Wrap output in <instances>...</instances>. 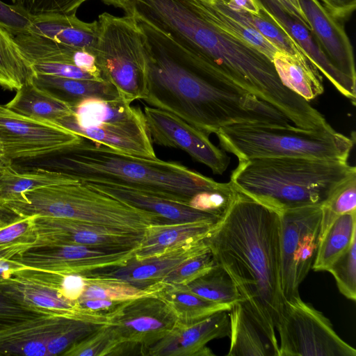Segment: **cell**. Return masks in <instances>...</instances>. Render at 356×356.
<instances>
[{
  "mask_svg": "<svg viewBox=\"0 0 356 356\" xmlns=\"http://www.w3.org/2000/svg\"><path fill=\"white\" fill-rule=\"evenodd\" d=\"M78 181L67 174L45 168L19 172L13 165L6 167L0 176V204L18 200L22 194L35 188Z\"/></svg>",
  "mask_w": 356,
  "mask_h": 356,
  "instance_id": "31",
  "label": "cell"
},
{
  "mask_svg": "<svg viewBox=\"0 0 356 356\" xmlns=\"http://www.w3.org/2000/svg\"><path fill=\"white\" fill-rule=\"evenodd\" d=\"M5 106L27 117L58 123L73 114L69 104L38 88L31 78L16 90Z\"/></svg>",
  "mask_w": 356,
  "mask_h": 356,
  "instance_id": "29",
  "label": "cell"
},
{
  "mask_svg": "<svg viewBox=\"0 0 356 356\" xmlns=\"http://www.w3.org/2000/svg\"><path fill=\"white\" fill-rule=\"evenodd\" d=\"M31 16L13 4L0 0V24L14 35L27 32Z\"/></svg>",
  "mask_w": 356,
  "mask_h": 356,
  "instance_id": "44",
  "label": "cell"
},
{
  "mask_svg": "<svg viewBox=\"0 0 356 356\" xmlns=\"http://www.w3.org/2000/svg\"><path fill=\"white\" fill-rule=\"evenodd\" d=\"M312 28V33L330 61L356 81L353 49L341 20L320 0H299Z\"/></svg>",
  "mask_w": 356,
  "mask_h": 356,
  "instance_id": "21",
  "label": "cell"
},
{
  "mask_svg": "<svg viewBox=\"0 0 356 356\" xmlns=\"http://www.w3.org/2000/svg\"><path fill=\"white\" fill-rule=\"evenodd\" d=\"M230 334L229 311H220L191 324L177 321L173 329L147 348L143 355L150 356H211L206 346L215 339Z\"/></svg>",
  "mask_w": 356,
  "mask_h": 356,
  "instance_id": "19",
  "label": "cell"
},
{
  "mask_svg": "<svg viewBox=\"0 0 356 356\" xmlns=\"http://www.w3.org/2000/svg\"><path fill=\"white\" fill-rule=\"evenodd\" d=\"M155 295L172 309L179 322L191 324L232 307L205 299L191 291L185 285L159 282L152 284Z\"/></svg>",
  "mask_w": 356,
  "mask_h": 356,
  "instance_id": "30",
  "label": "cell"
},
{
  "mask_svg": "<svg viewBox=\"0 0 356 356\" xmlns=\"http://www.w3.org/2000/svg\"><path fill=\"white\" fill-rule=\"evenodd\" d=\"M338 289L346 298L356 300V238L328 268Z\"/></svg>",
  "mask_w": 356,
  "mask_h": 356,
  "instance_id": "41",
  "label": "cell"
},
{
  "mask_svg": "<svg viewBox=\"0 0 356 356\" xmlns=\"http://www.w3.org/2000/svg\"><path fill=\"white\" fill-rule=\"evenodd\" d=\"M215 224L202 221L151 224L145 229L134 257L141 260L186 243L203 240Z\"/></svg>",
  "mask_w": 356,
  "mask_h": 356,
  "instance_id": "24",
  "label": "cell"
},
{
  "mask_svg": "<svg viewBox=\"0 0 356 356\" xmlns=\"http://www.w3.org/2000/svg\"><path fill=\"white\" fill-rule=\"evenodd\" d=\"M94 55L102 78L113 84L120 97L131 104L143 100L146 88L144 36L129 15L103 13L98 17Z\"/></svg>",
  "mask_w": 356,
  "mask_h": 356,
  "instance_id": "9",
  "label": "cell"
},
{
  "mask_svg": "<svg viewBox=\"0 0 356 356\" xmlns=\"http://www.w3.org/2000/svg\"><path fill=\"white\" fill-rule=\"evenodd\" d=\"M230 347L228 356H278L273 343L241 301L229 311Z\"/></svg>",
  "mask_w": 356,
  "mask_h": 356,
  "instance_id": "25",
  "label": "cell"
},
{
  "mask_svg": "<svg viewBox=\"0 0 356 356\" xmlns=\"http://www.w3.org/2000/svg\"><path fill=\"white\" fill-rule=\"evenodd\" d=\"M31 65L15 35L0 24V86L17 90L31 78Z\"/></svg>",
  "mask_w": 356,
  "mask_h": 356,
  "instance_id": "34",
  "label": "cell"
},
{
  "mask_svg": "<svg viewBox=\"0 0 356 356\" xmlns=\"http://www.w3.org/2000/svg\"><path fill=\"white\" fill-rule=\"evenodd\" d=\"M27 32L94 54L98 38V22H86L76 15L44 14L31 17Z\"/></svg>",
  "mask_w": 356,
  "mask_h": 356,
  "instance_id": "23",
  "label": "cell"
},
{
  "mask_svg": "<svg viewBox=\"0 0 356 356\" xmlns=\"http://www.w3.org/2000/svg\"><path fill=\"white\" fill-rule=\"evenodd\" d=\"M272 63L282 84L307 102L323 93L320 72L304 54L277 51Z\"/></svg>",
  "mask_w": 356,
  "mask_h": 356,
  "instance_id": "28",
  "label": "cell"
},
{
  "mask_svg": "<svg viewBox=\"0 0 356 356\" xmlns=\"http://www.w3.org/2000/svg\"><path fill=\"white\" fill-rule=\"evenodd\" d=\"M36 238L30 249L67 245L104 248H136L143 234L122 232L77 220L35 216Z\"/></svg>",
  "mask_w": 356,
  "mask_h": 356,
  "instance_id": "16",
  "label": "cell"
},
{
  "mask_svg": "<svg viewBox=\"0 0 356 356\" xmlns=\"http://www.w3.org/2000/svg\"><path fill=\"white\" fill-rule=\"evenodd\" d=\"M91 188L120 200L135 207L157 215L164 223L209 222L216 223L218 216L195 209L150 193L114 184L83 182Z\"/></svg>",
  "mask_w": 356,
  "mask_h": 356,
  "instance_id": "22",
  "label": "cell"
},
{
  "mask_svg": "<svg viewBox=\"0 0 356 356\" xmlns=\"http://www.w3.org/2000/svg\"><path fill=\"white\" fill-rule=\"evenodd\" d=\"M261 13L284 31L302 50L309 61L336 89L355 104V81L339 71L328 59L314 36L277 0H254Z\"/></svg>",
  "mask_w": 356,
  "mask_h": 356,
  "instance_id": "17",
  "label": "cell"
},
{
  "mask_svg": "<svg viewBox=\"0 0 356 356\" xmlns=\"http://www.w3.org/2000/svg\"><path fill=\"white\" fill-rule=\"evenodd\" d=\"M335 17L341 20L348 17L355 10L356 0H320Z\"/></svg>",
  "mask_w": 356,
  "mask_h": 356,
  "instance_id": "47",
  "label": "cell"
},
{
  "mask_svg": "<svg viewBox=\"0 0 356 356\" xmlns=\"http://www.w3.org/2000/svg\"><path fill=\"white\" fill-rule=\"evenodd\" d=\"M185 286L205 299L229 307L242 300L229 275L217 264L208 273Z\"/></svg>",
  "mask_w": 356,
  "mask_h": 356,
  "instance_id": "35",
  "label": "cell"
},
{
  "mask_svg": "<svg viewBox=\"0 0 356 356\" xmlns=\"http://www.w3.org/2000/svg\"><path fill=\"white\" fill-rule=\"evenodd\" d=\"M207 17L216 26L229 34L252 45L271 61L280 51L257 30L232 15L223 1L198 0Z\"/></svg>",
  "mask_w": 356,
  "mask_h": 356,
  "instance_id": "33",
  "label": "cell"
},
{
  "mask_svg": "<svg viewBox=\"0 0 356 356\" xmlns=\"http://www.w3.org/2000/svg\"><path fill=\"white\" fill-rule=\"evenodd\" d=\"M281 290L284 300L298 288L315 259L321 224V204L280 212Z\"/></svg>",
  "mask_w": 356,
  "mask_h": 356,
  "instance_id": "11",
  "label": "cell"
},
{
  "mask_svg": "<svg viewBox=\"0 0 356 356\" xmlns=\"http://www.w3.org/2000/svg\"><path fill=\"white\" fill-rule=\"evenodd\" d=\"M144 114L152 143L185 151L214 174L222 175L227 170L229 157L208 136L165 111L145 106Z\"/></svg>",
  "mask_w": 356,
  "mask_h": 356,
  "instance_id": "15",
  "label": "cell"
},
{
  "mask_svg": "<svg viewBox=\"0 0 356 356\" xmlns=\"http://www.w3.org/2000/svg\"><path fill=\"white\" fill-rule=\"evenodd\" d=\"M5 168L2 167L0 165V176L1 175V174L3 173V171L4 170Z\"/></svg>",
  "mask_w": 356,
  "mask_h": 356,
  "instance_id": "55",
  "label": "cell"
},
{
  "mask_svg": "<svg viewBox=\"0 0 356 356\" xmlns=\"http://www.w3.org/2000/svg\"><path fill=\"white\" fill-rule=\"evenodd\" d=\"M204 1H225V2H229V1L231 0H204Z\"/></svg>",
  "mask_w": 356,
  "mask_h": 356,
  "instance_id": "54",
  "label": "cell"
},
{
  "mask_svg": "<svg viewBox=\"0 0 356 356\" xmlns=\"http://www.w3.org/2000/svg\"><path fill=\"white\" fill-rule=\"evenodd\" d=\"M83 315L49 314L0 330V355L47 356L49 341Z\"/></svg>",
  "mask_w": 356,
  "mask_h": 356,
  "instance_id": "20",
  "label": "cell"
},
{
  "mask_svg": "<svg viewBox=\"0 0 356 356\" xmlns=\"http://www.w3.org/2000/svg\"><path fill=\"white\" fill-rule=\"evenodd\" d=\"M222 149L238 161L263 157H307L347 161L354 140L332 127L312 130L264 123L225 126L216 134Z\"/></svg>",
  "mask_w": 356,
  "mask_h": 356,
  "instance_id": "7",
  "label": "cell"
},
{
  "mask_svg": "<svg viewBox=\"0 0 356 356\" xmlns=\"http://www.w3.org/2000/svg\"><path fill=\"white\" fill-rule=\"evenodd\" d=\"M24 266L13 259H0V282L13 277Z\"/></svg>",
  "mask_w": 356,
  "mask_h": 356,
  "instance_id": "49",
  "label": "cell"
},
{
  "mask_svg": "<svg viewBox=\"0 0 356 356\" xmlns=\"http://www.w3.org/2000/svg\"><path fill=\"white\" fill-rule=\"evenodd\" d=\"M144 36L146 88L143 100L209 136L238 123L289 124L271 105L226 78L183 56L147 23L135 19Z\"/></svg>",
  "mask_w": 356,
  "mask_h": 356,
  "instance_id": "2",
  "label": "cell"
},
{
  "mask_svg": "<svg viewBox=\"0 0 356 356\" xmlns=\"http://www.w3.org/2000/svg\"><path fill=\"white\" fill-rule=\"evenodd\" d=\"M204 241L216 264L232 280L244 306L278 346L275 330L285 302L279 213L237 191Z\"/></svg>",
  "mask_w": 356,
  "mask_h": 356,
  "instance_id": "3",
  "label": "cell"
},
{
  "mask_svg": "<svg viewBox=\"0 0 356 356\" xmlns=\"http://www.w3.org/2000/svg\"><path fill=\"white\" fill-rule=\"evenodd\" d=\"M73 114L60 124L95 143L134 156L158 159L144 112L119 97L88 99L72 107Z\"/></svg>",
  "mask_w": 356,
  "mask_h": 356,
  "instance_id": "8",
  "label": "cell"
},
{
  "mask_svg": "<svg viewBox=\"0 0 356 356\" xmlns=\"http://www.w3.org/2000/svg\"><path fill=\"white\" fill-rule=\"evenodd\" d=\"M35 218L17 216L0 225V259H11L30 249L36 238Z\"/></svg>",
  "mask_w": 356,
  "mask_h": 356,
  "instance_id": "36",
  "label": "cell"
},
{
  "mask_svg": "<svg viewBox=\"0 0 356 356\" xmlns=\"http://www.w3.org/2000/svg\"><path fill=\"white\" fill-rule=\"evenodd\" d=\"M16 216L13 212L10 211L6 207H4L2 204H0V225H2L6 222H8L15 218Z\"/></svg>",
  "mask_w": 356,
  "mask_h": 356,
  "instance_id": "51",
  "label": "cell"
},
{
  "mask_svg": "<svg viewBox=\"0 0 356 356\" xmlns=\"http://www.w3.org/2000/svg\"><path fill=\"white\" fill-rule=\"evenodd\" d=\"M82 277L86 284L77 300H129L147 295H155L152 285L140 289L120 280Z\"/></svg>",
  "mask_w": 356,
  "mask_h": 356,
  "instance_id": "37",
  "label": "cell"
},
{
  "mask_svg": "<svg viewBox=\"0 0 356 356\" xmlns=\"http://www.w3.org/2000/svg\"><path fill=\"white\" fill-rule=\"evenodd\" d=\"M32 81L40 88L72 108L88 99L113 100L120 97L115 87L106 81L76 79L32 73Z\"/></svg>",
  "mask_w": 356,
  "mask_h": 356,
  "instance_id": "27",
  "label": "cell"
},
{
  "mask_svg": "<svg viewBox=\"0 0 356 356\" xmlns=\"http://www.w3.org/2000/svg\"><path fill=\"white\" fill-rule=\"evenodd\" d=\"M276 330L278 356H356V350L334 331L330 320L300 295L285 300Z\"/></svg>",
  "mask_w": 356,
  "mask_h": 356,
  "instance_id": "10",
  "label": "cell"
},
{
  "mask_svg": "<svg viewBox=\"0 0 356 356\" xmlns=\"http://www.w3.org/2000/svg\"><path fill=\"white\" fill-rule=\"evenodd\" d=\"M281 6L291 15L296 17L309 31L312 28L305 15L301 9L299 0H277Z\"/></svg>",
  "mask_w": 356,
  "mask_h": 356,
  "instance_id": "48",
  "label": "cell"
},
{
  "mask_svg": "<svg viewBox=\"0 0 356 356\" xmlns=\"http://www.w3.org/2000/svg\"><path fill=\"white\" fill-rule=\"evenodd\" d=\"M124 346L108 324L76 341L61 355L64 356H106L120 355Z\"/></svg>",
  "mask_w": 356,
  "mask_h": 356,
  "instance_id": "38",
  "label": "cell"
},
{
  "mask_svg": "<svg viewBox=\"0 0 356 356\" xmlns=\"http://www.w3.org/2000/svg\"><path fill=\"white\" fill-rule=\"evenodd\" d=\"M356 238V211L337 218L319 238L312 268L326 270Z\"/></svg>",
  "mask_w": 356,
  "mask_h": 356,
  "instance_id": "32",
  "label": "cell"
},
{
  "mask_svg": "<svg viewBox=\"0 0 356 356\" xmlns=\"http://www.w3.org/2000/svg\"><path fill=\"white\" fill-rule=\"evenodd\" d=\"M226 6L232 15L253 27L280 51L291 55L304 54L306 56L300 47L284 31L261 13L255 15L242 8H231L227 3Z\"/></svg>",
  "mask_w": 356,
  "mask_h": 356,
  "instance_id": "39",
  "label": "cell"
},
{
  "mask_svg": "<svg viewBox=\"0 0 356 356\" xmlns=\"http://www.w3.org/2000/svg\"><path fill=\"white\" fill-rule=\"evenodd\" d=\"M356 175L347 161L307 157H263L238 161L230 181L237 191L280 213L322 204Z\"/></svg>",
  "mask_w": 356,
  "mask_h": 356,
  "instance_id": "5",
  "label": "cell"
},
{
  "mask_svg": "<svg viewBox=\"0 0 356 356\" xmlns=\"http://www.w3.org/2000/svg\"><path fill=\"white\" fill-rule=\"evenodd\" d=\"M105 4L113 6L116 8H122V10L126 6L128 0H101Z\"/></svg>",
  "mask_w": 356,
  "mask_h": 356,
  "instance_id": "53",
  "label": "cell"
},
{
  "mask_svg": "<svg viewBox=\"0 0 356 356\" xmlns=\"http://www.w3.org/2000/svg\"><path fill=\"white\" fill-rule=\"evenodd\" d=\"M18 216L65 218L143 234L151 224L163 223L156 214L94 190L81 181L58 184L22 194L1 204Z\"/></svg>",
  "mask_w": 356,
  "mask_h": 356,
  "instance_id": "6",
  "label": "cell"
},
{
  "mask_svg": "<svg viewBox=\"0 0 356 356\" xmlns=\"http://www.w3.org/2000/svg\"><path fill=\"white\" fill-rule=\"evenodd\" d=\"M12 163L13 162L6 157L2 145L0 142V165L3 168H6L11 166Z\"/></svg>",
  "mask_w": 356,
  "mask_h": 356,
  "instance_id": "52",
  "label": "cell"
},
{
  "mask_svg": "<svg viewBox=\"0 0 356 356\" xmlns=\"http://www.w3.org/2000/svg\"><path fill=\"white\" fill-rule=\"evenodd\" d=\"M32 73L76 79H94L92 75L68 63H42L31 66Z\"/></svg>",
  "mask_w": 356,
  "mask_h": 356,
  "instance_id": "45",
  "label": "cell"
},
{
  "mask_svg": "<svg viewBox=\"0 0 356 356\" xmlns=\"http://www.w3.org/2000/svg\"><path fill=\"white\" fill-rule=\"evenodd\" d=\"M141 19L183 56L271 105L296 126L313 127L319 111L285 87L272 61L213 24L198 0H144Z\"/></svg>",
  "mask_w": 356,
  "mask_h": 356,
  "instance_id": "1",
  "label": "cell"
},
{
  "mask_svg": "<svg viewBox=\"0 0 356 356\" xmlns=\"http://www.w3.org/2000/svg\"><path fill=\"white\" fill-rule=\"evenodd\" d=\"M0 291L15 302L44 312L82 315L76 302L66 299L57 290L13 276L0 282Z\"/></svg>",
  "mask_w": 356,
  "mask_h": 356,
  "instance_id": "26",
  "label": "cell"
},
{
  "mask_svg": "<svg viewBox=\"0 0 356 356\" xmlns=\"http://www.w3.org/2000/svg\"><path fill=\"white\" fill-rule=\"evenodd\" d=\"M35 8L51 13L76 14L78 8L88 0H26Z\"/></svg>",
  "mask_w": 356,
  "mask_h": 356,
  "instance_id": "46",
  "label": "cell"
},
{
  "mask_svg": "<svg viewBox=\"0 0 356 356\" xmlns=\"http://www.w3.org/2000/svg\"><path fill=\"white\" fill-rule=\"evenodd\" d=\"M216 264L209 249L180 264L161 282L172 284L186 285L208 273Z\"/></svg>",
  "mask_w": 356,
  "mask_h": 356,
  "instance_id": "42",
  "label": "cell"
},
{
  "mask_svg": "<svg viewBox=\"0 0 356 356\" xmlns=\"http://www.w3.org/2000/svg\"><path fill=\"white\" fill-rule=\"evenodd\" d=\"M82 138L58 122L27 117L0 104V142L12 162L55 156Z\"/></svg>",
  "mask_w": 356,
  "mask_h": 356,
  "instance_id": "12",
  "label": "cell"
},
{
  "mask_svg": "<svg viewBox=\"0 0 356 356\" xmlns=\"http://www.w3.org/2000/svg\"><path fill=\"white\" fill-rule=\"evenodd\" d=\"M49 314L54 313L19 304L0 291V330L25 320Z\"/></svg>",
  "mask_w": 356,
  "mask_h": 356,
  "instance_id": "43",
  "label": "cell"
},
{
  "mask_svg": "<svg viewBox=\"0 0 356 356\" xmlns=\"http://www.w3.org/2000/svg\"><path fill=\"white\" fill-rule=\"evenodd\" d=\"M209 249L203 239L181 245L144 259L137 260L133 257L123 265L101 268L80 275L120 280L138 288L145 289L161 282L186 259Z\"/></svg>",
  "mask_w": 356,
  "mask_h": 356,
  "instance_id": "18",
  "label": "cell"
},
{
  "mask_svg": "<svg viewBox=\"0 0 356 356\" xmlns=\"http://www.w3.org/2000/svg\"><path fill=\"white\" fill-rule=\"evenodd\" d=\"M178 320L170 307L156 295L125 301L108 316V324L125 348L140 346L141 353L164 337Z\"/></svg>",
  "mask_w": 356,
  "mask_h": 356,
  "instance_id": "13",
  "label": "cell"
},
{
  "mask_svg": "<svg viewBox=\"0 0 356 356\" xmlns=\"http://www.w3.org/2000/svg\"><path fill=\"white\" fill-rule=\"evenodd\" d=\"M321 209L319 238L337 218L356 211V175L336 189L321 204Z\"/></svg>",
  "mask_w": 356,
  "mask_h": 356,
  "instance_id": "40",
  "label": "cell"
},
{
  "mask_svg": "<svg viewBox=\"0 0 356 356\" xmlns=\"http://www.w3.org/2000/svg\"><path fill=\"white\" fill-rule=\"evenodd\" d=\"M55 156L47 169L79 181L118 184L188 206L199 194L222 184L176 161L134 156L84 138Z\"/></svg>",
  "mask_w": 356,
  "mask_h": 356,
  "instance_id": "4",
  "label": "cell"
},
{
  "mask_svg": "<svg viewBox=\"0 0 356 356\" xmlns=\"http://www.w3.org/2000/svg\"><path fill=\"white\" fill-rule=\"evenodd\" d=\"M231 8H242L255 15H260V9L254 0H231L227 2Z\"/></svg>",
  "mask_w": 356,
  "mask_h": 356,
  "instance_id": "50",
  "label": "cell"
},
{
  "mask_svg": "<svg viewBox=\"0 0 356 356\" xmlns=\"http://www.w3.org/2000/svg\"><path fill=\"white\" fill-rule=\"evenodd\" d=\"M135 249L120 250L81 245L29 249L11 259L22 266L65 275H83L121 266L134 257Z\"/></svg>",
  "mask_w": 356,
  "mask_h": 356,
  "instance_id": "14",
  "label": "cell"
}]
</instances>
